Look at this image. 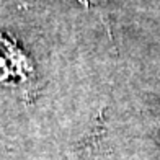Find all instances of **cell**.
Segmentation results:
<instances>
[{
	"label": "cell",
	"mask_w": 160,
	"mask_h": 160,
	"mask_svg": "<svg viewBox=\"0 0 160 160\" xmlns=\"http://www.w3.org/2000/svg\"><path fill=\"white\" fill-rule=\"evenodd\" d=\"M8 61H10V56H8V51L7 48L0 42V78H5L8 75Z\"/></svg>",
	"instance_id": "1"
}]
</instances>
